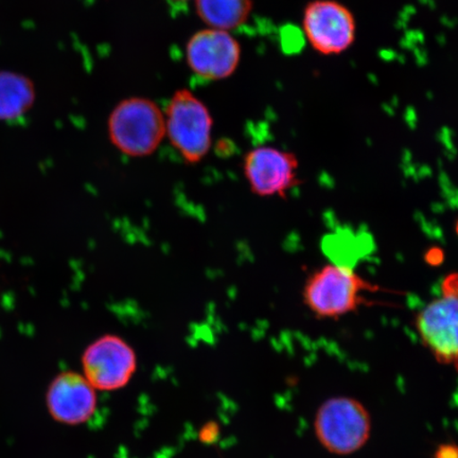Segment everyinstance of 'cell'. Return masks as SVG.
Wrapping results in <instances>:
<instances>
[{
    "mask_svg": "<svg viewBox=\"0 0 458 458\" xmlns=\"http://www.w3.org/2000/svg\"><path fill=\"white\" fill-rule=\"evenodd\" d=\"M382 289L360 277L352 267L326 265L306 280L302 299L318 318H341L368 303L366 293Z\"/></svg>",
    "mask_w": 458,
    "mask_h": 458,
    "instance_id": "6da1fadb",
    "label": "cell"
},
{
    "mask_svg": "<svg viewBox=\"0 0 458 458\" xmlns=\"http://www.w3.org/2000/svg\"><path fill=\"white\" fill-rule=\"evenodd\" d=\"M107 130L114 147L124 156L147 157L165 139V114L153 101L133 97L114 108Z\"/></svg>",
    "mask_w": 458,
    "mask_h": 458,
    "instance_id": "7a4b0ae2",
    "label": "cell"
},
{
    "mask_svg": "<svg viewBox=\"0 0 458 458\" xmlns=\"http://www.w3.org/2000/svg\"><path fill=\"white\" fill-rule=\"evenodd\" d=\"M314 432L319 444L330 454L351 455L368 444L371 417L356 399L330 398L319 406L315 415Z\"/></svg>",
    "mask_w": 458,
    "mask_h": 458,
    "instance_id": "3957f363",
    "label": "cell"
},
{
    "mask_svg": "<svg viewBox=\"0 0 458 458\" xmlns=\"http://www.w3.org/2000/svg\"><path fill=\"white\" fill-rule=\"evenodd\" d=\"M165 135L188 165H197L210 151L213 117L191 91L177 90L165 110Z\"/></svg>",
    "mask_w": 458,
    "mask_h": 458,
    "instance_id": "277c9868",
    "label": "cell"
},
{
    "mask_svg": "<svg viewBox=\"0 0 458 458\" xmlns=\"http://www.w3.org/2000/svg\"><path fill=\"white\" fill-rule=\"evenodd\" d=\"M416 330L437 362L458 370V274L444 280L442 294L416 315Z\"/></svg>",
    "mask_w": 458,
    "mask_h": 458,
    "instance_id": "5b68a950",
    "label": "cell"
},
{
    "mask_svg": "<svg viewBox=\"0 0 458 458\" xmlns=\"http://www.w3.org/2000/svg\"><path fill=\"white\" fill-rule=\"evenodd\" d=\"M84 377L96 391L114 392L129 385L137 369L133 347L123 337L105 335L85 349Z\"/></svg>",
    "mask_w": 458,
    "mask_h": 458,
    "instance_id": "8992f818",
    "label": "cell"
},
{
    "mask_svg": "<svg viewBox=\"0 0 458 458\" xmlns=\"http://www.w3.org/2000/svg\"><path fill=\"white\" fill-rule=\"evenodd\" d=\"M295 154L274 147H257L245 154L243 174L251 192L261 198H285L301 182Z\"/></svg>",
    "mask_w": 458,
    "mask_h": 458,
    "instance_id": "52a82bcc",
    "label": "cell"
},
{
    "mask_svg": "<svg viewBox=\"0 0 458 458\" xmlns=\"http://www.w3.org/2000/svg\"><path fill=\"white\" fill-rule=\"evenodd\" d=\"M303 30L318 53L339 55L354 42L356 21L345 5L335 0H315L305 10Z\"/></svg>",
    "mask_w": 458,
    "mask_h": 458,
    "instance_id": "ba28073f",
    "label": "cell"
},
{
    "mask_svg": "<svg viewBox=\"0 0 458 458\" xmlns=\"http://www.w3.org/2000/svg\"><path fill=\"white\" fill-rule=\"evenodd\" d=\"M186 55L189 68L198 77L216 81L237 70L242 48L227 31L210 28L193 34Z\"/></svg>",
    "mask_w": 458,
    "mask_h": 458,
    "instance_id": "9c48e42d",
    "label": "cell"
},
{
    "mask_svg": "<svg viewBox=\"0 0 458 458\" xmlns=\"http://www.w3.org/2000/svg\"><path fill=\"white\" fill-rule=\"evenodd\" d=\"M51 416L64 425L89 421L97 408L96 389L82 375L67 371L57 376L47 394Z\"/></svg>",
    "mask_w": 458,
    "mask_h": 458,
    "instance_id": "30bf717a",
    "label": "cell"
},
{
    "mask_svg": "<svg viewBox=\"0 0 458 458\" xmlns=\"http://www.w3.org/2000/svg\"><path fill=\"white\" fill-rule=\"evenodd\" d=\"M36 99V85L30 78L13 71H0V123L24 117Z\"/></svg>",
    "mask_w": 458,
    "mask_h": 458,
    "instance_id": "8fae6325",
    "label": "cell"
},
{
    "mask_svg": "<svg viewBox=\"0 0 458 458\" xmlns=\"http://www.w3.org/2000/svg\"><path fill=\"white\" fill-rule=\"evenodd\" d=\"M199 19L210 28L233 30L244 24L253 9L251 0H196Z\"/></svg>",
    "mask_w": 458,
    "mask_h": 458,
    "instance_id": "7c38bea8",
    "label": "cell"
},
{
    "mask_svg": "<svg viewBox=\"0 0 458 458\" xmlns=\"http://www.w3.org/2000/svg\"><path fill=\"white\" fill-rule=\"evenodd\" d=\"M433 458H458V445L454 444L440 445Z\"/></svg>",
    "mask_w": 458,
    "mask_h": 458,
    "instance_id": "4fadbf2b",
    "label": "cell"
},
{
    "mask_svg": "<svg viewBox=\"0 0 458 458\" xmlns=\"http://www.w3.org/2000/svg\"><path fill=\"white\" fill-rule=\"evenodd\" d=\"M172 3H184L187 2V0H170Z\"/></svg>",
    "mask_w": 458,
    "mask_h": 458,
    "instance_id": "5bb4252c",
    "label": "cell"
}]
</instances>
